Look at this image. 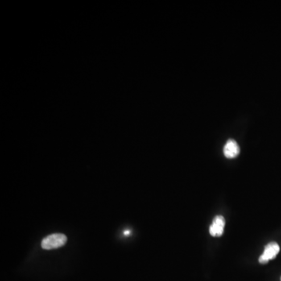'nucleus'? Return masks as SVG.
<instances>
[{
  "label": "nucleus",
  "mask_w": 281,
  "mask_h": 281,
  "mask_svg": "<svg viewBox=\"0 0 281 281\" xmlns=\"http://www.w3.org/2000/svg\"><path fill=\"white\" fill-rule=\"evenodd\" d=\"M240 148L233 140H228L224 148V154L228 159H233L238 155Z\"/></svg>",
  "instance_id": "4"
},
{
  "label": "nucleus",
  "mask_w": 281,
  "mask_h": 281,
  "mask_svg": "<svg viewBox=\"0 0 281 281\" xmlns=\"http://www.w3.org/2000/svg\"><path fill=\"white\" fill-rule=\"evenodd\" d=\"M225 219L222 216H216L212 225L209 227V233L212 237H220L224 233Z\"/></svg>",
  "instance_id": "3"
},
{
  "label": "nucleus",
  "mask_w": 281,
  "mask_h": 281,
  "mask_svg": "<svg viewBox=\"0 0 281 281\" xmlns=\"http://www.w3.org/2000/svg\"></svg>",
  "instance_id": "6"
},
{
  "label": "nucleus",
  "mask_w": 281,
  "mask_h": 281,
  "mask_svg": "<svg viewBox=\"0 0 281 281\" xmlns=\"http://www.w3.org/2000/svg\"><path fill=\"white\" fill-rule=\"evenodd\" d=\"M280 252V246L277 242L272 241L270 243L268 244L262 255L258 258V262L262 264L267 263L271 259H274L277 257Z\"/></svg>",
  "instance_id": "2"
},
{
  "label": "nucleus",
  "mask_w": 281,
  "mask_h": 281,
  "mask_svg": "<svg viewBox=\"0 0 281 281\" xmlns=\"http://www.w3.org/2000/svg\"><path fill=\"white\" fill-rule=\"evenodd\" d=\"M129 233H130V231H129V230H127V231L125 232V235H128Z\"/></svg>",
  "instance_id": "5"
},
{
  "label": "nucleus",
  "mask_w": 281,
  "mask_h": 281,
  "mask_svg": "<svg viewBox=\"0 0 281 281\" xmlns=\"http://www.w3.org/2000/svg\"><path fill=\"white\" fill-rule=\"evenodd\" d=\"M67 241V236L63 233H52L42 240L41 246L45 250H52L65 245Z\"/></svg>",
  "instance_id": "1"
}]
</instances>
